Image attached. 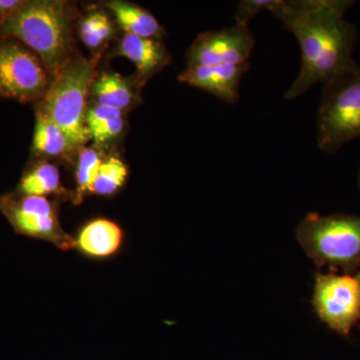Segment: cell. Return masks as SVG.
<instances>
[{
    "label": "cell",
    "instance_id": "6da1fadb",
    "mask_svg": "<svg viewBox=\"0 0 360 360\" xmlns=\"http://www.w3.org/2000/svg\"><path fill=\"white\" fill-rule=\"evenodd\" d=\"M352 0H276L269 13L295 35L302 51V65L286 90L288 101L297 98L314 85L328 82L354 65L359 30L345 20Z\"/></svg>",
    "mask_w": 360,
    "mask_h": 360
},
{
    "label": "cell",
    "instance_id": "7a4b0ae2",
    "mask_svg": "<svg viewBox=\"0 0 360 360\" xmlns=\"http://www.w3.org/2000/svg\"><path fill=\"white\" fill-rule=\"evenodd\" d=\"M73 11L58 0H30L0 25V37L18 40L34 52L52 77L73 58Z\"/></svg>",
    "mask_w": 360,
    "mask_h": 360
},
{
    "label": "cell",
    "instance_id": "3957f363",
    "mask_svg": "<svg viewBox=\"0 0 360 360\" xmlns=\"http://www.w3.org/2000/svg\"><path fill=\"white\" fill-rule=\"evenodd\" d=\"M296 239L319 267L354 274L360 269V217L310 212L296 227Z\"/></svg>",
    "mask_w": 360,
    "mask_h": 360
},
{
    "label": "cell",
    "instance_id": "277c9868",
    "mask_svg": "<svg viewBox=\"0 0 360 360\" xmlns=\"http://www.w3.org/2000/svg\"><path fill=\"white\" fill-rule=\"evenodd\" d=\"M97 59L73 56L53 77L39 110L65 131L73 150L90 139L85 116L87 94L96 77Z\"/></svg>",
    "mask_w": 360,
    "mask_h": 360
},
{
    "label": "cell",
    "instance_id": "5b68a950",
    "mask_svg": "<svg viewBox=\"0 0 360 360\" xmlns=\"http://www.w3.org/2000/svg\"><path fill=\"white\" fill-rule=\"evenodd\" d=\"M316 129L317 146L328 155L360 139V65L356 63L324 82Z\"/></svg>",
    "mask_w": 360,
    "mask_h": 360
},
{
    "label": "cell",
    "instance_id": "8992f818",
    "mask_svg": "<svg viewBox=\"0 0 360 360\" xmlns=\"http://www.w3.org/2000/svg\"><path fill=\"white\" fill-rule=\"evenodd\" d=\"M52 79L34 52L18 40L0 37V97L21 103L41 101Z\"/></svg>",
    "mask_w": 360,
    "mask_h": 360
},
{
    "label": "cell",
    "instance_id": "52a82bcc",
    "mask_svg": "<svg viewBox=\"0 0 360 360\" xmlns=\"http://www.w3.org/2000/svg\"><path fill=\"white\" fill-rule=\"evenodd\" d=\"M0 212L16 233L52 243L59 250H75L73 236L66 233L58 219L56 203L44 196L0 194Z\"/></svg>",
    "mask_w": 360,
    "mask_h": 360
},
{
    "label": "cell",
    "instance_id": "ba28073f",
    "mask_svg": "<svg viewBox=\"0 0 360 360\" xmlns=\"http://www.w3.org/2000/svg\"><path fill=\"white\" fill-rule=\"evenodd\" d=\"M311 304L323 323L349 340L360 321V271L342 276L317 272Z\"/></svg>",
    "mask_w": 360,
    "mask_h": 360
},
{
    "label": "cell",
    "instance_id": "9c48e42d",
    "mask_svg": "<svg viewBox=\"0 0 360 360\" xmlns=\"http://www.w3.org/2000/svg\"><path fill=\"white\" fill-rule=\"evenodd\" d=\"M255 42L257 39L250 27L236 23L202 33L187 51V68L243 65L248 63Z\"/></svg>",
    "mask_w": 360,
    "mask_h": 360
},
{
    "label": "cell",
    "instance_id": "30bf717a",
    "mask_svg": "<svg viewBox=\"0 0 360 360\" xmlns=\"http://www.w3.org/2000/svg\"><path fill=\"white\" fill-rule=\"evenodd\" d=\"M250 63L243 65L191 66L180 73L179 82L205 90L224 103L234 104L240 98L239 89Z\"/></svg>",
    "mask_w": 360,
    "mask_h": 360
},
{
    "label": "cell",
    "instance_id": "8fae6325",
    "mask_svg": "<svg viewBox=\"0 0 360 360\" xmlns=\"http://www.w3.org/2000/svg\"><path fill=\"white\" fill-rule=\"evenodd\" d=\"M124 232L112 220L99 217L82 225L75 236V250L91 260L111 259L124 245Z\"/></svg>",
    "mask_w": 360,
    "mask_h": 360
},
{
    "label": "cell",
    "instance_id": "7c38bea8",
    "mask_svg": "<svg viewBox=\"0 0 360 360\" xmlns=\"http://www.w3.org/2000/svg\"><path fill=\"white\" fill-rule=\"evenodd\" d=\"M115 52L134 63L141 84L172 63V56L160 39L124 34Z\"/></svg>",
    "mask_w": 360,
    "mask_h": 360
},
{
    "label": "cell",
    "instance_id": "4fadbf2b",
    "mask_svg": "<svg viewBox=\"0 0 360 360\" xmlns=\"http://www.w3.org/2000/svg\"><path fill=\"white\" fill-rule=\"evenodd\" d=\"M106 6L125 34L155 39H160L165 34V30L155 16L139 6L116 0L108 2Z\"/></svg>",
    "mask_w": 360,
    "mask_h": 360
},
{
    "label": "cell",
    "instance_id": "5bb4252c",
    "mask_svg": "<svg viewBox=\"0 0 360 360\" xmlns=\"http://www.w3.org/2000/svg\"><path fill=\"white\" fill-rule=\"evenodd\" d=\"M89 94L94 104L104 108L124 111L134 103V90L131 84L115 72H103L90 84Z\"/></svg>",
    "mask_w": 360,
    "mask_h": 360
},
{
    "label": "cell",
    "instance_id": "9a60e30c",
    "mask_svg": "<svg viewBox=\"0 0 360 360\" xmlns=\"http://www.w3.org/2000/svg\"><path fill=\"white\" fill-rule=\"evenodd\" d=\"M33 150L40 155L51 158L65 155L73 150L65 131L39 110L33 134Z\"/></svg>",
    "mask_w": 360,
    "mask_h": 360
},
{
    "label": "cell",
    "instance_id": "2e32d148",
    "mask_svg": "<svg viewBox=\"0 0 360 360\" xmlns=\"http://www.w3.org/2000/svg\"><path fill=\"white\" fill-rule=\"evenodd\" d=\"M58 167L42 162L30 168L21 177L15 193L22 195L44 196L65 193Z\"/></svg>",
    "mask_w": 360,
    "mask_h": 360
},
{
    "label": "cell",
    "instance_id": "e0dca14e",
    "mask_svg": "<svg viewBox=\"0 0 360 360\" xmlns=\"http://www.w3.org/2000/svg\"><path fill=\"white\" fill-rule=\"evenodd\" d=\"M129 169L120 158L115 156L103 160L89 194L110 198L115 195L127 182Z\"/></svg>",
    "mask_w": 360,
    "mask_h": 360
},
{
    "label": "cell",
    "instance_id": "ac0fdd59",
    "mask_svg": "<svg viewBox=\"0 0 360 360\" xmlns=\"http://www.w3.org/2000/svg\"><path fill=\"white\" fill-rule=\"evenodd\" d=\"M115 34V26L110 18L101 11H92L80 21L79 35L84 44L96 49Z\"/></svg>",
    "mask_w": 360,
    "mask_h": 360
},
{
    "label": "cell",
    "instance_id": "d6986e66",
    "mask_svg": "<svg viewBox=\"0 0 360 360\" xmlns=\"http://www.w3.org/2000/svg\"><path fill=\"white\" fill-rule=\"evenodd\" d=\"M103 158L96 149L84 148L80 153L77 167V188L72 195L75 205L82 202L96 179Z\"/></svg>",
    "mask_w": 360,
    "mask_h": 360
},
{
    "label": "cell",
    "instance_id": "ffe728a7",
    "mask_svg": "<svg viewBox=\"0 0 360 360\" xmlns=\"http://www.w3.org/2000/svg\"><path fill=\"white\" fill-rule=\"evenodd\" d=\"M276 0H241L236 7V25L250 27L252 20L262 13L267 11L276 4Z\"/></svg>",
    "mask_w": 360,
    "mask_h": 360
},
{
    "label": "cell",
    "instance_id": "44dd1931",
    "mask_svg": "<svg viewBox=\"0 0 360 360\" xmlns=\"http://www.w3.org/2000/svg\"><path fill=\"white\" fill-rule=\"evenodd\" d=\"M123 129H124L123 115L116 116L89 129L90 139H94L96 143H104L117 137L122 134Z\"/></svg>",
    "mask_w": 360,
    "mask_h": 360
},
{
    "label": "cell",
    "instance_id": "7402d4cb",
    "mask_svg": "<svg viewBox=\"0 0 360 360\" xmlns=\"http://www.w3.org/2000/svg\"><path fill=\"white\" fill-rule=\"evenodd\" d=\"M23 2L20 0H0V25L13 16Z\"/></svg>",
    "mask_w": 360,
    "mask_h": 360
},
{
    "label": "cell",
    "instance_id": "603a6c76",
    "mask_svg": "<svg viewBox=\"0 0 360 360\" xmlns=\"http://www.w3.org/2000/svg\"><path fill=\"white\" fill-rule=\"evenodd\" d=\"M359 191H360V168H359Z\"/></svg>",
    "mask_w": 360,
    "mask_h": 360
}]
</instances>
